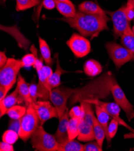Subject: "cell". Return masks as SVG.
I'll use <instances>...</instances> for the list:
<instances>
[{"instance_id": "34", "label": "cell", "mask_w": 134, "mask_h": 151, "mask_svg": "<svg viewBox=\"0 0 134 151\" xmlns=\"http://www.w3.org/2000/svg\"><path fill=\"white\" fill-rule=\"evenodd\" d=\"M82 116V109L81 106H74L69 111L70 118H81Z\"/></svg>"}, {"instance_id": "20", "label": "cell", "mask_w": 134, "mask_h": 151, "mask_svg": "<svg viewBox=\"0 0 134 151\" xmlns=\"http://www.w3.org/2000/svg\"><path fill=\"white\" fill-rule=\"evenodd\" d=\"M55 58L57 60L56 64V69L54 72H53L51 77L49 78V83L50 84L51 87L52 88L59 87L61 84V76L66 73L67 72L64 70L59 65V60H58V54H55Z\"/></svg>"}, {"instance_id": "10", "label": "cell", "mask_w": 134, "mask_h": 151, "mask_svg": "<svg viewBox=\"0 0 134 151\" xmlns=\"http://www.w3.org/2000/svg\"><path fill=\"white\" fill-rule=\"evenodd\" d=\"M43 66L42 58H37L33 66L37 72L39 82L37 84V96L42 100H48L49 98L52 88L49 83V79L44 75L42 72Z\"/></svg>"}, {"instance_id": "33", "label": "cell", "mask_w": 134, "mask_h": 151, "mask_svg": "<svg viewBox=\"0 0 134 151\" xmlns=\"http://www.w3.org/2000/svg\"><path fill=\"white\" fill-rule=\"evenodd\" d=\"M102 147L97 142H92L84 145V151H102Z\"/></svg>"}, {"instance_id": "31", "label": "cell", "mask_w": 134, "mask_h": 151, "mask_svg": "<svg viewBox=\"0 0 134 151\" xmlns=\"http://www.w3.org/2000/svg\"><path fill=\"white\" fill-rule=\"evenodd\" d=\"M19 137V135L18 132L14 130L9 129L8 130L6 131L3 134L2 140L3 142H6L11 145H13L16 142Z\"/></svg>"}, {"instance_id": "6", "label": "cell", "mask_w": 134, "mask_h": 151, "mask_svg": "<svg viewBox=\"0 0 134 151\" xmlns=\"http://www.w3.org/2000/svg\"><path fill=\"white\" fill-rule=\"evenodd\" d=\"M75 90L76 88L66 87H57L52 89L49 99L58 111V119L60 118L67 110L68 100L75 93Z\"/></svg>"}, {"instance_id": "43", "label": "cell", "mask_w": 134, "mask_h": 151, "mask_svg": "<svg viewBox=\"0 0 134 151\" xmlns=\"http://www.w3.org/2000/svg\"><path fill=\"white\" fill-rule=\"evenodd\" d=\"M124 139H134V132H131L124 135Z\"/></svg>"}, {"instance_id": "36", "label": "cell", "mask_w": 134, "mask_h": 151, "mask_svg": "<svg viewBox=\"0 0 134 151\" xmlns=\"http://www.w3.org/2000/svg\"><path fill=\"white\" fill-rule=\"evenodd\" d=\"M42 4L44 8L48 10H52L56 7L55 0H43Z\"/></svg>"}, {"instance_id": "17", "label": "cell", "mask_w": 134, "mask_h": 151, "mask_svg": "<svg viewBox=\"0 0 134 151\" xmlns=\"http://www.w3.org/2000/svg\"><path fill=\"white\" fill-rule=\"evenodd\" d=\"M16 87L18 89L19 96L25 102L27 107L34 103L30 95L29 86L27 83L25 79L21 76L20 73L18 75Z\"/></svg>"}, {"instance_id": "30", "label": "cell", "mask_w": 134, "mask_h": 151, "mask_svg": "<svg viewBox=\"0 0 134 151\" xmlns=\"http://www.w3.org/2000/svg\"><path fill=\"white\" fill-rule=\"evenodd\" d=\"M40 0H16V9L18 12L24 11L38 6Z\"/></svg>"}, {"instance_id": "7", "label": "cell", "mask_w": 134, "mask_h": 151, "mask_svg": "<svg viewBox=\"0 0 134 151\" xmlns=\"http://www.w3.org/2000/svg\"><path fill=\"white\" fill-rule=\"evenodd\" d=\"M105 47L110 57L117 69L130 60H133V53L122 45L110 42L106 43Z\"/></svg>"}, {"instance_id": "21", "label": "cell", "mask_w": 134, "mask_h": 151, "mask_svg": "<svg viewBox=\"0 0 134 151\" xmlns=\"http://www.w3.org/2000/svg\"><path fill=\"white\" fill-rule=\"evenodd\" d=\"M102 71V66L95 60H88L84 65V72L89 77H96Z\"/></svg>"}, {"instance_id": "27", "label": "cell", "mask_w": 134, "mask_h": 151, "mask_svg": "<svg viewBox=\"0 0 134 151\" xmlns=\"http://www.w3.org/2000/svg\"><path fill=\"white\" fill-rule=\"evenodd\" d=\"M81 118H70L68 123L67 131L69 140H73L78 137L79 133V124Z\"/></svg>"}, {"instance_id": "5", "label": "cell", "mask_w": 134, "mask_h": 151, "mask_svg": "<svg viewBox=\"0 0 134 151\" xmlns=\"http://www.w3.org/2000/svg\"><path fill=\"white\" fill-rule=\"evenodd\" d=\"M32 144L36 150L57 151L59 144L54 135L48 133L43 127L39 125L32 137Z\"/></svg>"}, {"instance_id": "32", "label": "cell", "mask_w": 134, "mask_h": 151, "mask_svg": "<svg viewBox=\"0 0 134 151\" xmlns=\"http://www.w3.org/2000/svg\"><path fill=\"white\" fill-rule=\"evenodd\" d=\"M118 125H119L118 122L115 119H113L111 120L110 124L108 125V131L110 137L111 139L115 137V135L117 129H118Z\"/></svg>"}, {"instance_id": "42", "label": "cell", "mask_w": 134, "mask_h": 151, "mask_svg": "<svg viewBox=\"0 0 134 151\" xmlns=\"http://www.w3.org/2000/svg\"><path fill=\"white\" fill-rule=\"evenodd\" d=\"M7 93L5 87L0 85V101H2L5 98Z\"/></svg>"}, {"instance_id": "28", "label": "cell", "mask_w": 134, "mask_h": 151, "mask_svg": "<svg viewBox=\"0 0 134 151\" xmlns=\"http://www.w3.org/2000/svg\"><path fill=\"white\" fill-rule=\"evenodd\" d=\"M31 51L32 52V54H28L24 55L21 59L24 68L34 66L37 59L38 58L37 50L34 45H33L31 47Z\"/></svg>"}, {"instance_id": "44", "label": "cell", "mask_w": 134, "mask_h": 151, "mask_svg": "<svg viewBox=\"0 0 134 151\" xmlns=\"http://www.w3.org/2000/svg\"><path fill=\"white\" fill-rule=\"evenodd\" d=\"M126 5L129 6H132L134 8V0H128Z\"/></svg>"}, {"instance_id": "2", "label": "cell", "mask_w": 134, "mask_h": 151, "mask_svg": "<svg viewBox=\"0 0 134 151\" xmlns=\"http://www.w3.org/2000/svg\"><path fill=\"white\" fill-rule=\"evenodd\" d=\"M60 19L76 29L82 36L91 39L97 37L103 30L109 29L107 23L110 18L107 15L89 14L78 11L72 18L64 17Z\"/></svg>"}, {"instance_id": "40", "label": "cell", "mask_w": 134, "mask_h": 151, "mask_svg": "<svg viewBox=\"0 0 134 151\" xmlns=\"http://www.w3.org/2000/svg\"><path fill=\"white\" fill-rule=\"evenodd\" d=\"M42 72L44 75L49 79L53 73V71L52 68L49 65L43 66L42 68Z\"/></svg>"}, {"instance_id": "45", "label": "cell", "mask_w": 134, "mask_h": 151, "mask_svg": "<svg viewBox=\"0 0 134 151\" xmlns=\"http://www.w3.org/2000/svg\"><path fill=\"white\" fill-rule=\"evenodd\" d=\"M132 32H133V34H134V25L132 27Z\"/></svg>"}, {"instance_id": "26", "label": "cell", "mask_w": 134, "mask_h": 151, "mask_svg": "<svg viewBox=\"0 0 134 151\" xmlns=\"http://www.w3.org/2000/svg\"><path fill=\"white\" fill-rule=\"evenodd\" d=\"M57 151H84V145L75 139L69 140L63 144L59 145Z\"/></svg>"}, {"instance_id": "35", "label": "cell", "mask_w": 134, "mask_h": 151, "mask_svg": "<svg viewBox=\"0 0 134 151\" xmlns=\"http://www.w3.org/2000/svg\"><path fill=\"white\" fill-rule=\"evenodd\" d=\"M29 92H30V95L32 99L34 102L37 101V99L38 98L37 96V85L35 83H32L29 86Z\"/></svg>"}, {"instance_id": "29", "label": "cell", "mask_w": 134, "mask_h": 151, "mask_svg": "<svg viewBox=\"0 0 134 151\" xmlns=\"http://www.w3.org/2000/svg\"><path fill=\"white\" fill-rule=\"evenodd\" d=\"M27 107L21 105H14L9 109L7 112V114L13 120H19L25 114Z\"/></svg>"}, {"instance_id": "11", "label": "cell", "mask_w": 134, "mask_h": 151, "mask_svg": "<svg viewBox=\"0 0 134 151\" xmlns=\"http://www.w3.org/2000/svg\"><path fill=\"white\" fill-rule=\"evenodd\" d=\"M33 105L39 116L40 125H43L47 120L52 118H58L57 109L48 100L37 101Z\"/></svg>"}, {"instance_id": "8", "label": "cell", "mask_w": 134, "mask_h": 151, "mask_svg": "<svg viewBox=\"0 0 134 151\" xmlns=\"http://www.w3.org/2000/svg\"><path fill=\"white\" fill-rule=\"evenodd\" d=\"M126 4L123 5L115 12H107L110 15L113 23V33L115 39L122 36L126 30L130 27V22L128 21L126 14Z\"/></svg>"}, {"instance_id": "13", "label": "cell", "mask_w": 134, "mask_h": 151, "mask_svg": "<svg viewBox=\"0 0 134 151\" xmlns=\"http://www.w3.org/2000/svg\"><path fill=\"white\" fill-rule=\"evenodd\" d=\"M84 101L89 102L95 105H99V106H100L110 114L111 117H112L113 119H116L118 122L119 125H121L122 126L125 127L131 132H134V129L132 128H131L129 125H128L122 119L120 118V107L119 106L117 103L105 102L100 101V99H88Z\"/></svg>"}, {"instance_id": "1", "label": "cell", "mask_w": 134, "mask_h": 151, "mask_svg": "<svg viewBox=\"0 0 134 151\" xmlns=\"http://www.w3.org/2000/svg\"><path fill=\"white\" fill-rule=\"evenodd\" d=\"M117 83L110 71L88 83L84 86L77 88L69 99V105L88 99H103L111 93V87Z\"/></svg>"}, {"instance_id": "14", "label": "cell", "mask_w": 134, "mask_h": 151, "mask_svg": "<svg viewBox=\"0 0 134 151\" xmlns=\"http://www.w3.org/2000/svg\"><path fill=\"white\" fill-rule=\"evenodd\" d=\"M69 111L67 109L64 114L59 119V124L56 132L54 135L59 145L63 144L67 142L69 134L67 131V126L69 121Z\"/></svg>"}, {"instance_id": "16", "label": "cell", "mask_w": 134, "mask_h": 151, "mask_svg": "<svg viewBox=\"0 0 134 151\" xmlns=\"http://www.w3.org/2000/svg\"><path fill=\"white\" fill-rule=\"evenodd\" d=\"M77 139L78 140L84 142L94 140L95 136L93 124L82 118L79 124V133Z\"/></svg>"}, {"instance_id": "41", "label": "cell", "mask_w": 134, "mask_h": 151, "mask_svg": "<svg viewBox=\"0 0 134 151\" xmlns=\"http://www.w3.org/2000/svg\"><path fill=\"white\" fill-rule=\"evenodd\" d=\"M8 58L7 57L5 52L1 51L0 52V68H2L7 62Z\"/></svg>"}, {"instance_id": "46", "label": "cell", "mask_w": 134, "mask_h": 151, "mask_svg": "<svg viewBox=\"0 0 134 151\" xmlns=\"http://www.w3.org/2000/svg\"><path fill=\"white\" fill-rule=\"evenodd\" d=\"M3 1H4V2H6V0H3Z\"/></svg>"}, {"instance_id": "19", "label": "cell", "mask_w": 134, "mask_h": 151, "mask_svg": "<svg viewBox=\"0 0 134 151\" xmlns=\"http://www.w3.org/2000/svg\"><path fill=\"white\" fill-rule=\"evenodd\" d=\"M80 12L89 14L107 15V13L104 11L99 5L91 1H85L78 6Z\"/></svg>"}, {"instance_id": "37", "label": "cell", "mask_w": 134, "mask_h": 151, "mask_svg": "<svg viewBox=\"0 0 134 151\" xmlns=\"http://www.w3.org/2000/svg\"><path fill=\"white\" fill-rule=\"evenodd\" d=\"M9 129H12L16 131L17 132H19V128H20V119L19 120H13L10 122L9 124Z\"/></svg>"}, {"instance_id": "38", "label": "cell", "mask_w": 134, "mask_h": 151, "mask_svg": "<svg viewBox=\"0 0 134 151\" xmlns=\"http://www.w3.org/2000/svg\"><path fill=\"white\" fill-rule=\"evenodd\" d=\"M126 14L129 22L132 21L134 19V8L132 6H129L126 5Z\"/></svg>"}, {"instance_id": "24", "label": "cell", "mask_w": 134, "mask_h": 151, "mask_svg": "<svg viewBox=\"0 0 134 151\" xmlns=\"http://www.w3.org/2000/svg\"><path fill=\"white\" fill-rule=\"evenodd\" d=\"M93 129L95 132V140L99 145L100 147H102V145L104 142V140L106 138V134L105 129L102 125L99 123L97 117L95 116H93Z\"/></svg>"}, {"instance_id": "23", "label": "cell", "mask_w": 134, "mask_h": 151, "mask_svg": "<svg viewBox=\"0 0 134 151\" xmlns=\"http://www.w3.org/2000/svg\"><path fill=\"white\" fill-rule=\"evenodd\" d=\"M39 43L42 58L47 65L51 66L53 63V61L51 57V50L48 44L45 40L40 37H39Z\"/></svg>"}, {"instance_id": "9", "label": "cell", "mask_w": 134, "mask_h": 151, "mask_svg": "<svg viewBox=\"0 0 134 151\" xmlns=\"http://www.w3.org/2000/svg\"><path fill=\"white\" fill-rule=\"evenodd\" d=\"M66 44L77 58L84 57L91 52L90 41L81 35L73 33Z\"/></svg>"}, {"instance_id": "39", "label": "cell", "mask_w": 134, "mask_h": 151, "mask_svg": "<svg viewBox=\"0 0 134 151\" xmlns=\"http://www.w3.org/2000/svg\"><path fill=\"white\" fill-rule=\"evenodd\" d=\"M0 150L1 151H13L14 147L13 145L2 142L0 143Z\"/></svg>"}, {"instance_id": "4", "label": "cell", "mask_w": 134, "mask_h": 151, "mask_svg": "<svg viewBox=\"0 0 134 151\" xmlns=\"http://www.w3.org/2000/svg\"><path fill=\"white\" fill-rule=\"evenodd\" d=\"M40 125V119L33 104L27 107V111L20 119V128L18 132L19 138L27 142Z\"/></svg>"}, {"instance_id": "22", "label": "cell", "mask_w": 134, "mask_h": 151, "mask_svg": "<svg viewBox=\"0 0 134 151\" xmlns=\"http://www.w3.org/2000/svg\"><path fill=\"white\" fill-rule=\"evenodd\" d=\"M55 2L57 10L63 15L64 17L72 18L76 14L77 11L73 3H66L59 1L58 0H55Z\"/></svg>"}, {"instance_id": "25", "label": "cell", "mask_w": 134, "mask_h": 151, "mask_svg": "<svg viewBox=\"0 0 134 151\" xmlns=\"http://www.w3.org/2000/svg\"><path fill=\"white\" fill-rule=\"evenodd\" d=\"M121 43L123 47H126L133 53L134 60V34L130 27L122 36Z\"/></svg>"}, {"instance_id": "3", "label": "cell", "mask_w": 134, "mask_h": 151, "mask_svg": "<svg viewBox=\"0 0 134 151\" xmlns=\"http://www.w3.org/2000/svg\"><path fill=\"white\" fill-rule=\"evenodd\" d=\"M24 68L21 60L9 58L7 62L0 70V85L5 87L7 92L16 83L21 68Z\"/></svg>"}, {"instance_id": "18", "label": "cell", "mask_w": 134, "mask_h": 151, "mask_svg": "<svg viewBox=\"0 0 134 151\" xmlns=\"http://www.w3.org/2000/svg\"><path fill=\"white\" fill-rule=\"evenodd\" d=\"M95 111H96L97 119L98 120L99 123L102 125V126L103 127L104 129H105L107 142L108 145H110L111 139L110 137V135L108 131V121L111 116L102 107L97 105H95Z\"/></svg>"}, {"instance_id": "15", "label": "cell", "mask_w": 134, "mask_h": 151, "mask_svg": "<svg viewBox=\"0 0 134 151\" xmlns=\"http://www.w3.org/2000/svg\"><path fill=\"white\" fill-rule=\"evenodd\" d=\"M22 101H24L19 96L18 89L16 87L11 93L7 95L2 101H0V116L2 117L4 114H7L9 109L17 103H22Z\"/></svg>"}, {"instance_id": "12", "label": "cell", "mask_w": 134, "mask_h": 151, "mask_svg": "<svg viewBox=\"0 0 134 151\" xmlns=\"http://www.w3.org/2000/svg\"><path fill=\"white\" fill-rule=\"evenodd\" d=\"M111 93L115 102L124 110L129 121H131L134 118L133 107L128 101L123 90L117 83H115L111 87Z\"/></svg>"}]
</instances>
